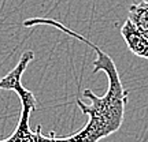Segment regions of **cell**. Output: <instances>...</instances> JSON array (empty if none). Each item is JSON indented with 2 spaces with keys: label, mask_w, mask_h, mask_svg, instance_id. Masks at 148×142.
<instances>
[{
  "label": "cell",
  "mask_w": 148,
  "mask_h": 142,
  "mask_svg": "<svg viewBox=\"0 0 148 142\" xmlns=\"http://www.w3.org/2000/svg\"><path fill=\"white\" fill-rule=\"evenodd\" d=\"M36 25H48V26L56 27L63 33L69 36L78 38L79 41L85 42L89 45L95 53L97 55L93 62V70L92 74L97 71H104L107 74V81H108V88H107L106 94L103 97L96 96L92 90L85 89L84 97L89 99L90 104H85L82 100H77L79 109L84 115L89 116V120L85 124L84 128H81L78 132L74 135L78 142H99L103 138L111 135L112 132L118 131L123 123V116H125V107L127 103V92L121 82L118 69H116L114 60L111 59L110 55H107L104 51L84 36H81L78 32H74L63 23L51 19V18H30L23 22V26L30 27Z\"/></svg>",
  "instance_id": "cell-1"
},
{
  "label": "cell",
  "mask_w": 148,
  "mask_h": 142,
  "mask_svg": "<svg viewBox=\"0 0 148 142\" xmlns=\"http://www.w3.org/2000/svg\"><path fill=\"white\" fill-rule=\"evenodd\" d=\"M33 59H34V53L32 51H26L23 52V55L21 56L18 64L15 66V69L12 70L11 73H8L5 77L0 79V90H14L19 100H21L22 108H29L30 111H34L37 108V101L36 97L30 90H27L26 88H23L21 79L23 73L26 71L27 66L30 64Z\"/></svg>",
  "instance_id": "cell-2"
},
{
  "label": "cell",
  "mask_w": 148,
  "mask_h": 142,
  "mask_svg": "<svg viewBox=\"0 0 148 142\" xmlns=\"http://www.w3.org/2000/svg\"><path fill=\"white\" fill-rule=\"evenodd\" d=\"M30 112L32 111L29 108H22L16 128L8 137V139L11 142H78L75 135H70V137H64V138H59L55 134L44 135L41 132V126L37 127L36 131H33L32 128L29 127Z\"/></svg>",
  "instance_id": "cell-3"
},
{
  "label": "cell",
  "mask_w": 148,
  "mask_h": 142,
  "mask_svg": "<svg viewBox=\"0 0 148 142\" xmlns=\"http://www.w3.org/2000/svg\"><path fill=\"white\" fill-rule=\"evenodd\" d=\"M121 34L130 52L138 58H144L148 60V38L133 25L132 21L126 19L123 26L121 27Z\"/></svg>",
  "instance_id": "cell-4"
},
{
  "label": "cell",
  "mask_w": 148,
  "mask_h": 142,
  "mask_svg": "<svg viewBox=\"0 0 148 142\" xmlns=\"http://www.w3.org/2000/svg\"><path fill=\"white\" fill-rule=\"evenodd\" d=\"M127 19L132 21L133 25L148 38V1L130 5Z\"/></svg>",
  "instance_id": "cell-5"
},
{
  "label": "cell",
  "mask_w": 148,
  "mask_h": 142,
  "mask_svg": "<svg viewBox=\"0 0 148 142\" xmlns=\"http://www.w3.org/2000/svg\"><path fill=\"white\" fill-rule=\"evenodd\" d=\"M0 142H11L8 138H5V139H0Z\"/></svg>",
  "instance_id": "cell-6"
},
{
  "label": "cell",
  "mask_w": 148,
  "mask_h": 142,
  "mask_svg": "<svg viewBox=\"0 0 148 142\" xmlns=\"http://www.w3.org/2000/svg\"><path fill=\"white\" fill-rule=\"evenodd\" d=\"M143 1H148V0H143Z\"/></svg>",
  "instance_id": "cell-7"
}]
</instances>
